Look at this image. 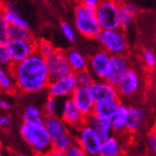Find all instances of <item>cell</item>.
Segmentation results:
<instances>
[{"instance_id": "1", "label": "cell", "mask_w": 156, "mask_h": 156, "mask_svg": "<svg viewBox=\"0 0 156 156\" xmlns=\"http://www.w3.org/2000/svg\"><path fill=\"white\" fill-rule=\"evenodd\" d=\"M10 72L16 89L23 94H36L47 89L50 82L46 59L34 54L21 62L14 63Z\"/></svg>"}, {"instance_id": "2", "label": "cell", "mask_w": 156, "mask_h": 156, "mask_svg": "<svg viewBox=\"0 0 156 156\" xmlns=\"http://www.w3.org/2000/svg\"><path fill=\"white\" fill-rule=\"evenodd\" d=\"M22 140L31 148L35 156H42L52 150V139L44 125H30L22 122L19 129Z\"/></svg>"}, {"instance_id": "3", "label": "cell", "mask_w": 156, "mask_h": 156, "mask_svg": "<svg viewBox=\"0 0 156 156\" xmlns=\"http://www.w3.org/2000/svg\"><path fill=\"white\" fill-rule=\"evenodd\" d=\"M74 25L82 36L90 39H96L101 32L95 10L82 2L74 7Z\"/></svg>"}, {"instance_id": "4", "label": "cell", "mask_w": 156, "mask_h": 156, "mask_svg": "<svg viewBox=\"0 0 156 156\" xmlns=\"http://www.w3.org/2000/svg\"><path fill=\"white\" fill-rule=\"evenodd\" d=\"M96 41L110 56L127 55L129 51V41L122 30L101 31Z\"/></svg>"}, {"instance_id": "5", "label": "cell", "mask_w": 156, "mask_h": 156, "mask_svg": "<svg viewBox=\"0 0 156 156\" xmlns=\"http://www.w3.org/2000/svg\"><path fill=\"white\" fill-rule=\"evenodd\" d=\"M95 13L101 31L120 30V1H99Z\"/></svg>"}, {"instance_id": "6", "label": "cell", "mask_w": 156, "mask_h": 156, "mask_svg": "<svg viewBox=\"0 0 156 156\" xmlns=\"http://www.w3.org/2000/svg\"><path fill=\"white\" fill-rule=\"evenodd\" d=\"M76 144L83 148L84 152L89 156L98 155L99 148L103 143V139L87 123L80 127L78 130L74 131Z\"/></svg>"}, {"instance_id": "7", "label": "cell", "mask_w": 156, "mask_h": 156, "mask_svg": "<svg viewBox=\"0 0 156 156\" xmlns=\"http://www.w3.org/2000/svg\"><path fill=\"white\" fill-rule=\"evenodd\" d=\"M142 86H143V78L141 72L134 68H131L117 85L119 98L121 101L133 98L141 92Z\"/></svg>"}, {"instance_id": "8", "label": "cell", "mask_w": 156, "mask_h": 156, "mask_svg": "<svg viewBox=\"0 0 156 156\" xmlns=\"http://www.w3.org/2000/svg\"><path fill=\"white\" fill-rule=\"evenodd\" d=\"M79 87L78 81L76 79L74 73L62 79L50 80L49 84L47 86V94L50 97L55 98H71L73 93Z\"/></svg>"}, {"instance_id": "9", "label": "cell", "mask_w": 156, "mask_h": 156, "mask_svg": "<svg viewBox=\"0 0 156 156\" xmlns=\"http://www.w3.org/2000/svg\"><path fill=\"white\" fill-rule=\"evenodd\" d=\"M46 62L50 80L62 79L70 74H73L70 65L68 62L66 51L63 50L57 49L50 57L47 58Z\"/></svg>"}, {"instance_id": "10", "label": "cell", "mask_w": 156, "mask_h": 156, "mask_svg": "<svg viewBox=\"0 0 156 156\" xmlns=\"http://www.w3.org/2000/svg\"><path fill=\"white\" fill-rule=\"evenodd\" d=\"M59 117L72 131L78 130L80 127L85 125L86 118L84 117L83 114L80 112V109L71 98L63 99Z\"/></svg>"}, {"instance_id": "11", "label": "cell", "mask_w": 156, "mask_h": 156, "mask_svg": "<svg viewBox=\"0 0 156 156\" xmlns=\"http://www.w3.org/2000/svg\"><path fill=\"white\" fill-rule=\"evenodd\" d=\"M112 56L105 50H97L89 58L87 69L91 71L95 80H106L109 71Z\"/></svg>"}, {"instance_id": "12", "label": "cell", "mask_w": 156, "mask_h": 156, "mask_svg": "<svg viewBox=\"0 0 156 156\" xmlns=\"http://www.w3.org/2000/svg\"><path fill=\"white\" fill-rule=\"evenodd\" d=\"M11 59L14 63H19L36 54V41L29 39V41H10L7 44Z\"/></svg>"}, {"instance_id": "13", "label": "cell", "mask_w": 156, "mask_h": 156, "mask_svg": "<svg viewBox=\"0 0 156 156\" xmlns=\"http://www.w3.org/2000/svg\"><path fill=\"white\" fill-rule=\"evenodd\" d=\"M132 67H131L130 59L127 55L112 56L109 71H108L106 81L112 85L117 86L121 81V79L125 76V74Z\"/></svg>"}, {"instance_id": "14", "label": "cell", "mask_w": 156, "mask_h": 156, "mask_svg": "<svg viewBox=\"0 0 156 156\" xmlns=\"http://www.w3.org/2000/svg\"><path fill=\"white\" fill-rule=\"evenodd\" d=\"M89 90L95 103L119 98L117 86L110 84L106 80H95L89 86Z\"/></svg>"}, {"instance_id": "15", "label": "cell", "mask_w": 156, "mask_h": 156, "mask_svg": "<svg viewBox=\"0 0 156 156\" xmlns=\"http://www.w3.org/2000/svg\"><path fill=\"white\" fill-rule=\"evenodd\" d=\"M71 99L74 101V104L76 105V107L80 109V112L83 114L85 118L93 114L94 107H95V101L93 99L91 93H90L89 87L79 86L76 90V92L73 93Z\"/></svg>"}, {"instance_id": "16", "label": "cell", "mask_w": 156, "mask_h": 156, "mask_svg": "<svg viewBox=\"0 0 156 156\" xmlns=\"http://www.w3.org/2000/svg\"><path fill=\"white\" fill-rule=\"evenodd\" d=\"M146 112L140 106H129V114H128L126 132L127 133H136L142 129L145 123Z\"/></svg>"}, {"instance_id": "17", "label": "cell", "mask_w": 156, "mask_h": 156, "mask_svg": "<svg viewBox=\"0 0 156 156\" xmlns=\"http://www.w3.org/2000/svg\"><path fill=\"white\" fill-rule=\"evenodd\" d=\"M139 11L140 9L136 3L130 1L120 2V30H122L123 32L130 30L134 23Z\"/></svg>"}, {"instance_id": "18", "label": "cell", "mask_w": 156, "mask_h": 156, "mask_svg": "<svg viewBox=\"0 0 156 156\" xmlns=\"http://www.w3.org/2000/svg\"><path fill=\"white\" fill-rule=\"evenodd\" d=\"M121 105H122V101L120 98L95 103L93 114L97 117L103 118V119L112 120L115 115L117 114Z\"/></svg>"}, {"instance_id": "19", "label": "cell", "mask_w": 156, "mask_h": 156, "mask_svg": "<svg viewBox=\"0 0 156 156\" xmlns=\"http://www.w3.org/2000/svg\"><path fill=\"white\" fill-rule=\"evenodd\" d=\"M85 123L91 126L94 130L98 133L99 136L103 139V141L110 138L112 135H114L112 120L103 119V118H99L97 116H95L94 114H92L90 115L89 117H86Z\"/></svg>"}, {"instance_id": "20", "label": "cell", "mask_w": 156, "mask_h": 156, "mask_svg": "<svg viewBox=\"0 0 156 156\" xmlns=\"http://www.w3.org/2000/svg\"><path fill=\"white\" fill-rule=\"evenodd\" d=\"M43 125L46 128L47 132L49 133L52 140L70 131V128L66 125L65 121L59 116H45Z\"/></svg>"}, {"instance_id": "21", "label": "cell", "mask_w": 156, "mask_h": 156, "mask_svg": "<svg viewBox=\"0 0 156 156\" xmlns=\"http://www.w3.org/2000/svg\"><path fill=\"white\" fill-rule=\"evenodd\" d=\"M123 145L116 135H112L110 138L103 141L99 148L98 156H122Z\"/></svg>"}, {"instance_id": "22", "label": "cell", "mask_w": 156, "mask_h": 156, "mask_svg": "<svg viewBox=\"0 0 156 156\" xmlns=\"http://www.w3.org/2000/svg\"><path fill=\"white\" fill-rule=\"evenodd\" d=\"M45 114L41 108L35 105H27L22 112V122L30 125H43Z\"/></svg>"}, {"instance_id": "23", "label": "cell", "mask_w": 156, "mask_h": 156, "mask_svg": "<svg viewBox=\"0 0 156 156\" xmlns=\"http://www.w3.org/2000/svg\"><path fill=\"white\" fill-rule=\"evenodd\" d=\"M68 62L70 65L71 70L73 73H76L79 71H82L84 69H87V62L89 59H86L85 56L76 49H69L66 51Z\"/></svg>"}, {"instance_id": "24", "label": "cell", "mask_w": 156, "mask_h": 156, "mask_svg": "<svg viewBox=\"0 0 156 156\" xmlns=\"http://www.w3.org/2000/svg\"><path fill=\"white\" fill-rule=\"evenodd\" d=\"M128 114H129V106L122 104L117 114L115 115L112 119V132L114 134H122L126 132V126H127Z\"/></svg>"}, {"instance_id": "25", "label": "cell", "mask_w": 156, "mask_h": 156, "mask_svg": "<svg viewBox=\"0 0 156 156\" xmlns=\"http://www.w3.org/2000/svg\"><path fill=\"white\" fill-rule=\"evenodd\" d=\"M74 144H76V135H74V132L72 130H70L66 134L60 135L59 138H56L52 140V150L66 153Z\"/></svg>"}, {"instance_id": "26", "label": "cell", "mask_w": 156, "mask_h": 156, "mask_svg": "<svg viewBox=\"0 0 156 156\" xmlns=\"http://www.w3.org/2000/svg\"><path fill=\"white\" fill-rule=\"evenodd\" d=\"M5 21L10 24V26H22V27H29V22L21 16V14L16 10H3L0 11Z\"/></svg>"}, {"instance_id": "27", "label": "cell", "mask_w": 156, "mask_h": 156, "mask_svg": "<svg viewBox=\"0 0 156 156\" xmlns=\"http://www.w3.org/2000/svg\"><path fill=\"white\" fill-rule=\"evenodd\" d=\"M0 90L5 93H12L16 90L10 70L3 68H0Z\"/></svg>"}, {"instance_id": "28", "label": "cell", "mask_w": 156, "mask_h": 156, "mask_svg": "<svg viewBox=\"0 0 156 156\" xmlns=\"http://www.w3.org/2000/svg\"><path fill=\"white\" fill-rule=\"evenodd\" d=\"M33 38V33L29 27L10 26V41H29Z\"/></svg>"}, {"instance_id": "29", "label": "cell", "mask_w": 156, "mask_h": 156, "mask_svg": "<svg viewBox=\"0 0 156 156\" xmlns=\"http://www.w3.org/2000/svg\"><path fill=\"white\" fill-rule=\"evenodd\" d=\"M56 50H57V48L48 39L42 38L36 41V54H38L39 56H42L45 59L50 57Z\"/></svg>"}, {"instance_id": "30", "label": "cell", "mask_w": 156, "mask_h": 156, "mask_svg": "<svg viewBox=\"0 0 156 156\" xmlns=\"http://www.w3.org/2000/svg\"><path fill=\"white\" fill-rule=\"evenodd\" d=\"M61 106H62V103H60L58 98L48 96L44 104L43 112L45 116H59Z\"/></svg>"}, {"instance_id": "31", "label": "cell", "mask_w": 156, "mask_h": 156, "mask_svg": "<svg viewBox=\"0 0 156 156\" xmlns=\"http://www.w3.org/2000/svg\"><path fill=\"white\" fill-rule=\"evenodd\" d=\"M141 61L147 70H153L156 67V52L150 48H144L141 52Z\"/></svg>"}, {"instance_id": "32", "label": "cell", "mask_w": 156, "mask_h": 156, "mask_svg": "<svg viewBox=\"0 0 156 156\" xmlns=\"http://www.w3.org/2000/svg\"><path fill=\"white\" fill-rule=\"evenodd\" d=\"M74 76H76V79L78 81L79 86L89 87L94 81H95V78L93 76V74H92L89 69H84L82 71H79V72L74 73Z\"/></svg>"}, {"instance_id": "33", "label": "cell", "mask_w": 156, "mask_h": 156, "mask_svg": "<svg viewBox=\"0 0 156 156\" xmlns=\"http://www.w3.org/2000/svg\"><path fill=\"white\" fill-rule=\"evenodd\" d=\"M12 66H13V61H12V59H11L8 46L3 44H0V68L10 70Z\"/></svg>"}, {"instance_id": "34", "label": "cell", "mask_w": 156, "mask_h": 156, "mask_svg": "<svg viewBox=\"0 0 156 156\" xmlns=\"http://www.w3.org/2000/svg\"><path fill=\"white\" fill-rule=\"evenodd\" d=\"M145 146L148 156H156V129L153 128L146 133Z\"/></svg>"}, {"instance_id": "35", "label": "cell", "mask_w": 156, "mask_h": 156, "mask_svg": "<svg viewBox=\"0 0 156 156\" xmlns=\"http://www.w3.org/2000/svg\"><path fill=\"white\" fill-rule=\"evenodd\" d=\"M10 42V24L0 12V44L7 45Z\"/></svg>"}, {"instance_id": "36", "label": "cell", "mask_w": 156, "mask_h": 156, "mask_svg": "<svg viewBox=\"0 0 156 156\" xmlns=\"http://www.w3.org/2000/svg\"><path fill=\"white\" fill-rule=\"evenodd\" d=\"M60 30H61V33H62V35L66 37L68 42L73 43L76 41V31L69 23L62 22L60 24Z\"/></svg>"}, {"instance_id": "37", "label": "cell", "mask_w": 156, "mask_h": 156, "mask_svg": "<svg viewBox=\"0 0 156 156\" xmlns=\"http://www.w3.org/2000/svg\"><path fill=\"white\" fill-rule=\"evenodd\" d=\"M67 156H87V154L84 152V150L78 144H74L72 147H70L66 152Z\"/></svg>"}, {"instance_id": "38", "label": "cell", "mask_w": 156, "mask_h": 156, "mask_svg": "<svg viewBox=\"0 0 156 156\" xmlns=\"http://www.w3.org/2000/svg\"><path fill=\"white\" fill-rule=\"evenodd\" d=\"M11 126V118L9 115L1 114L0 115V128L1 129H5Z\"/></svg>"}, {"instance_id": "39", "label": "cell", "mask_w": 156, "mask_h": 156, "mask_svg": "<svg viewBox=\"0 0 156 156\" xmlns=\"http://www.w3.org/2000/svg\"><path fill=\"white\" fill-rule=\"evenodd\" d=\"M81 2L83 3V5H85L86 7H89V8L94 9V10H96V8L99 5V1H97V0H83Z\"/></svg>"}, {"instance_id": "40", "label": "cell", "mask_w": 156, "mask_h": 156, "mask_svg": "<svg viewBox=\"0 0 156 156\" xmlns=\"http://www.w3.org/2000/svg\"><path fill=\"white\" fill-rule=\"evenodd\" d=\"M10 108H11L10 101L0 98V110H1V112H3V110H9Z\"/></svg>"}, {"instance_id": "41", "label": "cell", "mask_w": 156, "mask_h": 156, "mask_svg": "<svg viewBox=\"0 0 156 156\" xmlns=\"http://www.w3.org/2000/svg\"><path fill=\"white\" fill-rule=\"evenodd\" d=\"M42 156H67V154L63 153V152L56 151V150H50L49 152H47L46 154H44Z\"/></svg>"}, {"instance_id": "42", "label": "cell", "mask_w": 156, "mask_h": 156, "mask_svg": "<svg viewBox=\"0 0 156 156\" xmlns=\"http://www.w3.org/2000/svg\"><path fill=\"white\" fill-rule=\"evenodd\" d=\"M12 156H35L33 154H29V153H25V152H16V153H13Z\"/></svg>"}, {"instance_id": "43", "label": "cell", "mask_w": 156, "mask_h": 156, "mask_svg": "<svg viewBox=\"0 0 156 156\" xmlns=\"http://www.w3.org/2000/svg\"><path fill=\"white\" fill-rule=\"evenodd\" d=\"M5 147L2 145V142L0 140V156H5Z\"/></svg>"}, {"instance_id": "44", "label": "cell", "mask_w": 156, "mask_h": 156, "mask_svg": "<svg viewBox=\"0 0 156 156\" xmlns=\"http://www.w3.org/2000/svg\"><path fill=\"white\" fill-rule=\"evenodd\" d=\"M5 156H12V154H5Z\"/></svg>"}, {"instance_id": "45", "label": "cell", "mask_w": 156, "mask_h": 156, "mask_svg": "<svg viewBox=\"0 0 156 156\" xmlns=\"http://www.w3.org/2000/svg\"><path fill=\"white\" fill-rule=\"evenodd\" d=\"M154 128H155V129H156V120H155V126H154Z\"/></svg>"}, {"instance_id": "46", "label": "cell", "mask_w": 156, "mask_h": 156, "mask_svg": "<svg viewBox=\"0 0 156 156\" xmlns=\"http://www.w3.org/2000/svg\"><path fill=\"white\" fill-rule=\"evenodd\" d=\"M147 156H148V155H147Z\"/></svg>"}]
</instances>
